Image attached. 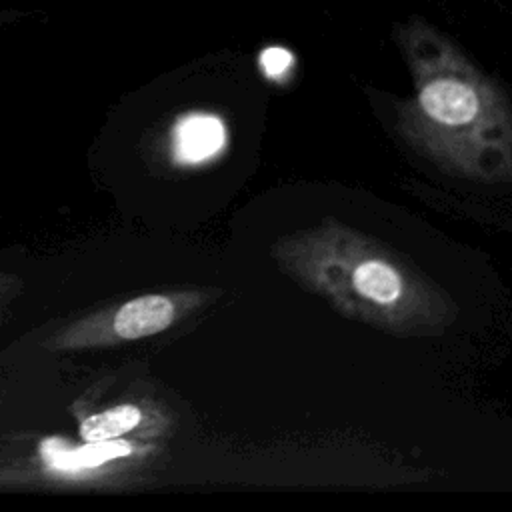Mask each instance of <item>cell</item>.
I'll list each match as a JSON object with an SVG mask.
<instances>
[{"instance_id": "1", "label": "cell", "mask_w": 512, "mask_h": 512, "mask_svg": "<svg viewBox=\"0 0 512 512\" xmlns=\"http://www.w3.org/2000/svg\"><path fill=\"white\" fill-rule=\"evenodd\" d=\"M414 96L398 108L400 132L446 172L512 180V108L500 86L428 22L398 30Z\"/></svg>"}, {"instance_id": "5", "label": "cell", "mask_w": 512, "mask_h": 512, "mask_svg": "<svg viewBox=\"0 0 512 512\" xmlns=\"http://www.w3.org/2000/svg\"><path fill=\"white\" fill-rule=\"evenodd\" d=\"M226 142L224 122L208 112H192L174 126V154L180 162L196 164L216 156Z\"/></svg>"}, {"instance_id": "4", "label": "cell", "mask_w": 512, "mask_h": 512, "mask_svg": "<svg viewBox=\"0 0 512 512\" xmlns=\"http://www.w3.org/2000/svg\"><path fill=\"white\" fill-rule=\"evenodd\" d=\"M80 440L86 444H106L116 440L154 442L168 422L156 406L120 400L76 416Z\"/></svg>"}, {"instance_id": "3", "label": "cell", "mask_w": 512, "mask_h": 512, "mask_svg": "<svg viewBox=\"0 0 512 512\" xmlns=\"http://www.w3.org/2000/svg\"><path fill=\"white\" fill-rule=\"evenodd\" d=\"M206 300L208 292L198 288L136 294L62 322L48 334L44 348L58 354L90 352L158 336L196 312Z\"/></svg>"}, {"instance_id": "7", "label": "cell", "mask_w": 512, "mask_h": 512, "mask_svg": "<svg viewBox=\"0 0 512 512\" xmlns=\"http://www.w3.org/2000/svg\"><path fill=\"white\" fill-rule=\"evenodd\" d=\"M260 64L266 76L280 78L292 66V54L284 48H268L260 56Z\"/></svg>"}, {"instance_id": "8", "label": "cell", "mask_w": 512, "mask_h": 512, "mask_svg": "<svg viewBox=\"0 0 512 512\" xmlns=\"http://www.w3.org/2000/svg\"><path fill=\"white\" fill-rule=\"evenodd\" d=\"M22 16H26V12L12 10V8H0V26H4V24H12V22L20 20Z\"/></svg>"}, {"instance_id": "2", "label": "cell", "mask_w": 512, "mask_h": 512, "mask_svg": "<svg viewBox=\"0 0 512 512\" xmlns=\"http://www.w3.org/2000/svg\"><path fill=\"white\" fill-rule=\"evenodd\" d=\"M272 254L288 276L342 314L396 334L438 332L458 312L408 258L332 218L280 238Z\"/></svg>"}, {"instance_id": "6", "label": "cell", "mask_w": 512, "mask_h": 512, "mask_svg": "<svg viewBox=\"0 0 512 512\" xmlns=\"http://www.w3.org/2000/svg\"><path fill=\"white\" fill-rule=\"evenodd\" d=\"M24 294V280L20 274L0 268V326L10 314L16 300Z\"/></svg>"}]
</instances>
